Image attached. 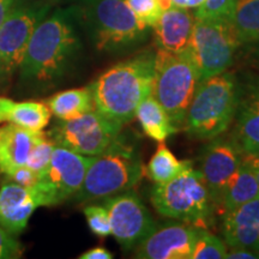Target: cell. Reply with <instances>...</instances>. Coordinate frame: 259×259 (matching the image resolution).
<instances>
[{
	"mask_svg": "<svg viewBox=\"0 0 259 259\" xmlns=\"http://www.w3.org/2000/svg\"><path fill=\"white\" fill-rule=\"evenodd\" d=\"M79 22L96 51L107 54L141 46L151 28L142 23L126 0H79Z\"/></svg>",
	"mask_w": 259,
	"mask_h": 259,
	"instance_id": "obj_3",
	"label": "cell"
},
{
	"mask_svg": "<svg viewBox=\"0 0 259 259\" xmlns=\"http://www.w3.org/2000/svg\"><path fill=\"white\" fill-rule=\"evenodd\" d=\"M155 53L147 50L113 65L90 84L96 111L119 126L131 121L153 92Z\"/></svg>",
	"mask_w": 259,
	"mask_h": 259,
	"instance_id": "obj_2",
	"label": "cell"
},
{
	"mask_svg": "<svg viewBox=\"0 0 259 259\" xmlns=\"http://www.w3.org/2000/svg\"><path fill=\"white\" fill-rule=\"evenodd\" d=\"M54 147H56V144L48 138L47 134H45L44 137L38 139L36 144L32 147L25 166L40 176L42 171L48 167V164H50Z\"/></svg>",
	"mask_w": 259,
	"mask_h": 259,
	"instance_id": "obj_27",
	"label": "cell"
},
{
	"mask_svg": "<svg viewBox=\"0 0 259 259\" xmlns=\"http://www.w3.org/2000/svg\"><path fill=\"white\" fill-rule=\"evenodd\" d=\"M22 255V246L16 235L0 226V259H14Z\"/></svg>",
	"mask_w": 259,
	"mask_h": 259,
	"instance_id": "obj_31",
	"label": "cell"
},
{
	"mask_svg": "<svg viewBox=\"0 0 259 259\" xmlns=\"http://www.w3.org/2000/svg\"><path fill=\"white\" fill-rule=\"evenodd\" d=\"M51 115L50 107L45 102H16L0 96V125L10 122L32 131H42L50 124Z\"/></svg>",
	"mask_w": 259,
	"mask_h": 259,
	"instance_id": "obj_20",
	"label": "cell"
},
{
	"mask_svg": "<svg viewBox=\"0 0 259 259\" xmlns=\"http://www.w3.org/2000/svg\"><path fill=\"white\" fill-rule=\"evenodd\" d=\"M222 216V233L228 247L259 252V197Z\"/></svg>",
	"mask_w": 259,
	"mask_h": 259,
	"instance_id": "obj_17",
	"label": "cell"
},
{
	"mask_svg": "<svg viewBox=\"0 0 259 259\" xmlns=\"http://www.w3.org/2000/svg\"><path fill=\"white\" fill-rule=\"evenodd\" d=\"M135 116H137L145 136L153 141L164 142L178 131L176 126L171 124L163 107L155 99L153 94L148 95L141 102Z\"/></svg>",
	"mask_w": 259,
	"mask_h": 259,
	"instance_id": "obj_22",
	"label": "cell"
},
{
	"mask_svg": "<svg viewBox=\"0 0 259 259\" xmlns=\"http://www.w3.org/2000/svg\"><path fill=\"white\" fill-rule=\"evenodd\" d=\"M40 203L31 187L14 181L0 187V226L17 236L27 228L29 220Z\"/></svg>",
	"mask_w": 259,
	"mask_h": 259,
	"instance_id": "obj_16",
	"label": "cell"
},
{
	"mask_svg": "<svg viewBox=\"0 0 259 259\" xmlns=\"http://www.w3.org/2000/svg\"><path fill=\"white\" fill-rule=\"evenodd\" d=\"M226 258L229 259H258L259 252L247 250V248H232L227 252Z\"/></svg>",
	"mask_w": 259,
	"mask_h": 259,
	"instance_id": "obj_33",
	"label": "cell"
},
{
	"mask_svg": "<svg viewBox=\"0 0 259 259\" xmlns=\"http://www.w3.org/2000/svg\"><path fill=\"white\" fill-rule=\"evenodd\" d=\"M46 103L58 120H72L95 109L90 85L54 94Z\"/></svg>",
	"mask_w": 259,
	"mask_h": 259,
	"instance_id": "obj_21",
	"label": "cell"
},
{
	"mask_svg": "<svg viewBox=\"0 0 259 259\" xmlns=\"http://www.w3.org/2000/svg\"><path fill=\"white\" fill-rule=\"evenodd\" d=\"M199 84V76L186 52L171 53L158 50L155 53L153 94L179 130Z\"/></svg>",
	"mask_w": 259,
	"mask_h": 259,
	"instance_id": "obj_7",
	"label": "cell"
},
{
	"mask_svg": "<svg viewBox=\"0 0 259 259\" xmlns=\"http://www.w3.org/2000/svg\"><path fill=\"white\" fill-rule=\"evenodd\" d=\"M89 229L99 238H107L112 234L111 222L107 209L103 205H89L83 210Z\"/></svg>",
	"mask_w": 259,
	"mask_h": 259,
	"instance_id": "obj_29",
	"label": "cell"
},
{
	"mask_svg": "<svg viewBox=\"0 0 259 259\" xmlns=\"http://www.w3.org/2000/svg\"><path fill=\"white\" fill-rule=\"evenodd\" d=\"M94 156L56 145L48 167L31 187L40 206H56L78 192Z\"/></svg>",
	"mask_w": 259,
	"mask_h": 259,
	"instance_id": "obj_10",
	"label": "cell"
},
{
	"mask_svg": "<svg viewBox=\"0 0 259 259\" xmlns=\"http://www.w3.org/2000/svg\"><path fill=\"white\" fill-rule=\"evenodd\" d=\"M248 80H251V82H252V83H253V84H255V85H257V87H259V76H254V77H251V78H250V79H248Z\"/></svg>",
	"mask_w": 259,
	"mask_h": 259,
	"instance_id": "obj_39",
	"label": "cell"
},
{
	"mask_svg": "<svg viewBox=\"0 0 259 259\" xmlns=\"http://www.w3.org/2000/svg\"><path fill=\"white\" fill-rule=\"evenodd\" d=\"M226 242L204 228L198 229L191 259H222L227 255Z\"/></svg>",
	"mask_w": 259,
	"mask_h": 259,
	"instance_id": "obj_26",
	"label": "cell"
},
{
	"mask_svg": "<svg viewBox=\"0 0 259 259\" xmlns=\"http://www.w3.org/2000/svg\"><path fill=\"white\" fill-rule=\"evenodd\" d=\"M46 132L32 131L22 126L0 125V173L6 177L16 168L25 166L32 147Z\"/></svg>",
	"mask_w": 259,
	"mask_h": 259,
	"instance_id": "obj_19",
	"label": "cell"
},
{
	"mask_svg": "<svg viewBox=\"0 0 259 259\" xmlns=\"http://www.w3.org/2000/svg\"><path fill=\"white\" fill-rule=\"evenodd\" d=\"M241 85L238 77L228 71L199 82L184 120L187 134L211 141L226 132L234 120Z\"/></svg>",
	"mask_w": 259,
	"mask_h": 259,
	"instance_id": "obj_4",
	"label": "cell"
},
{
	"mask_svg": "<svg viewBox=\"0 0 259 259\" xmlns=\"http://www.w3.org/2000/svg\"><path fill=\"white\" fill-rule=\"evenodd\" d=\"M198 227L189 223H166L156 226L141 244L135 257L142 259H191Z\"/></svg>",
	"mask_w": 259,
	"mask_h": 259,
	"instance_id": "obj_14",
	"label": "cell"
},
{
	"mask_svg": "<svg viewBox=\"0 0 259 259\" xmlns=\"http://www.w3.org/2000/svg\"><path fill=\"white\" fill-rule=\"evenodd\" d=\"M158 2V5H160V8L162 10V12L166 11V10L170 9L171 6H173V3H171V0H157Z\"/></svg>",
	"mask_w": 259,
	"mask_h": 259,
	"instance_id": "obj_38",
	"label": "cell"
},
{
	"mask_svg": "<svg viewBox=\"0 0 259 259\" xmlns=\"http://www.w3.org/2000/svg\"><path fill=\"white\" fill-rule=\"evenodd\" d=\"M238 0H205L197 8L196 19H229Z\"/></svg>",
	"mask_w": 259,
	"mask_h": 259,
	"instance_id": "obj_28",
	"label": "cell"
},
{
	"mask_svg": "<svg viewBox=\"0 0 259 259\" xmlns=\"http://www.w3.org/2000/svg\"><path fill=\"white\" fill-rule=\"evenodd\" d=\"M79 24L77 5L58 8L42 19L18 69L21 82L42 88L64 78L82 50Z\"/></svg>",
	"mask_w": 259,
	"mask_h": 259,
	"instance_id": "obj_1",
	"label": "cell"
},
{
	"mask_svg": "<svg viewBox=\"0 0 259 259\" xmlns=\"http://www.w3.org/2000/svg\"><path fill=\"white\" fill-rule=\"evenodd\" d=\"M231 23L240 46L259 51V0H238Z\"/></svg>",
	"mask_w": 259,
	"mask_h": 259,
	"instance_id": "obj_24",
	"label": "cell"
},
{
	"mask_svg": "<svg viewBox=\"0 0 259 259\" xmlns=\"http://www.w3.org/2000/svg\"><path fill=\"white\" fill-rule=\"evenodd\" d=\"M111 232L122 250L132 251L154 231L156 222L135 191L128 190L103 199Z\"/></svg>",
	"mask_w": 259,
	"mask_h": 259,
	"instance_id": "obj_12",
	"label": "cell"
},
{
	"mask_svg": "<svg viewBox=\"0 0 259 259\" xmlns=\"http://www.w3.org/2000/svg\"><path fill=\"white\" fill-rule=\"evenodd\" d=\"M240 47L229 19H196L185 52L202 82L228 70Z\"/></svg>",
	"mask_w": 259,
	"mask_h": 259,
	"instance_id": "obj_8",
	"label": "cell"
},
{
	"mask_svg": "<svg viewBox=\"0 0 259 259\" xmlns=\"http://www.w3.org/2000/svg\"><path fill=\"white\" fill-rule=\"evenodd\" d=\"M244 158L248 163V166L252 168V170H253L259 189V156H244Z\"/></svg>",
	"mask_w": 259,
	"mask_h": 259,
	"instance_id": "obj_37",
	"label": "cell"
},
{
	"mask_svg": "<svg viewBox=\"0 0 259 259\" xmlns=\"http://www.w3.org/2000/svg\"><path fill=\"white\" fill-rule=\"evenodd\" d=\"M57 0H16L0 25V79H9L21 66L32 32Z\"/></svg>",
	"mask_w": 259,
	"mask_h": 259,
	"instance_id": "obj_9",
	"label": "cell"
},
{
	"mask_svg": "<svg viewBox=\"0 0 259 259\" xmlns=\"http://www.w3.org/2000/svg\"><path fill=\"white\" fill-rule=\"evenodd\" d=\"M190 164H192L191 161L178 160L167 145L163 142H160L156 153L149 161L147 173L149 179L154 184H163L177 177L180 171H183Z\"/></svg>",
	"mask_w": 259,
	"mask_h": 259,
	"instance_id": "obj_25",
	"label": "cell"
},
{
	"mask_svg": "<svg viewBox=\"0 0 259 259\" xmlns=\"http://www.w3.org/2000/svg\"><path fill=\"white\" fill-rule=\"evenodd\" d=\"M143 173L137 151L120 134L107 150L93 157L82 187L73 198L80 203L106 199L132 190Z\"/></svg>",
	"mask_w": 259,
	"mask_h": 259,
	"instance_id": "obj_5",
	"label": "cell"
},
{
	"mask_svg": "<svg viewBox=\"0 0 259 259\" xmlns=\"http://www.w3.org/2000/svg\"><path fill=\"white\" fill-rule=\"evenodd\" d=\"M80 259H112L113 253L105 247H94L79 255Z\"/></svg>",
	"mask_w": 259,
	"mask_h": 259,
	"instance_id": "obj_34",
	"label": "cell"
},
{
	"mask_svg": "<svg viewBox=\"0 0 259 259\" xmlns=\"http://www.w3.org/2000/svg\"><path fill=\"white\" fill-rule=\"evenodd\" d=\"M231 139L244 156H259V87L247 80L234 116Z\"/></svg>",
	"mask_w": 259,
	"mask_h": 259,
	"instance_id": "obj_15",
	"label": "cell"
},
{
	"mask_svg": "<svg viewBox=\"0 0 259 259\" xmlns=\"http://www.w3.org/2000/svg\"><path fill=\"white\" fill-rule=\"evenodd\" d=\"M9 181H14V183L22 185L24 187H32L38 180V174L35 173L34 170H31L30 168L27 166H21L16 168L9 173L5 177Z\"/></svg>",
	"mask_w": 259,
	"mask_h": 259,
	"instance_id": "obj_32",
	"label": "cell"
},
{
	"mask_svg": "<svg viewBox=\"0 0 259 259\" xmlns=\"http://www.w3.org/2000/svg\"><path fill=\"white\" fill-rule=\"evenodd\" d=\"M16 0H0V25L4 23L11 9L14 8Z\"/></svg>",
	"mask_w": 259,
	"mask_h": 259,
	"instance_id": "obj_35",
	"label": "cell"
},
{
	"mask_svg": "<svg viewBox=\"0 0 259 259\" xmlns=\"http://www.w3.org/2000/svg\"><path fill=\"white\" fill-rule=\"evenodd\" d=\"M259 197L258 183L252 168L247 162L242 161L241 166L229 181L226 192L223 194L220 213L231 211L242 205V204L251 202Z\"/></svg>",
	"mask_w": 259,
	"mask_h": 259,
	"instance_id": "obj_23",
	"label": "cell"
},
{
	"mask_svg": "<svg viewBox=\"0 0 259 259\" xmlns=\"http://www.w3.org/2000/svg\"><path fill=\"white\" fill-rule=\"evenodd\" d=\"M156 211L206 229L212 218L213 205L202 173L192 164L163 184H155L150 194Z\"/></svg>",
	"mask_w": 259,
	"mask_h": 259,
	"instance_id": "obj_6",
	"label": "cell"
},
{
	"mask_svg": "<svg viewBox=\"0 0 259 259\" xmlns=\"http://www.w3.org/2000/svg\"><path fill=\"white\" fill-rule=\"evenodd\" d=\"M130 9L142 23L153 28L162 15L157 0H126Z\"/></svg>",
	"mask_w": 259,
	"mask_h": 259,
	"instance_id": "obj_30",
	"label": "cell"
},
{
	"mask_svg": "<svg viewBox=\"0 0 259 259\" xmlns=\"http://www.w3.org/2000/svg\"><path fill=\"white\" fill-rule=\"evenodd\" d=\"M121 128L94 109L72 120H58L47 136L56 145L85 156H97L114 143Z\"/></svg>",
	"mask_w": 259,
	"mask_h": 259,
	"instance_id": "obj_11",
	"label": "cell"
},
{
	"mask_svg": "<svg viewBox=\"0 0 259 259\" xmlns=\"http://www.w3.org/2000/svg\"><path fill=\"white\" fill-rule=\"evenodd\" d=\"M205 0H171L173 6L181 9H191V8H199Z\"/></svg>",
	"mask_w": 259,
	"mask_h": 259,
	"instance_id": "obj_36",
	"label": "cell"
},
{
	"mask_svg": "<svg viewBox=\"0 0 259 259\" xmlns=\"http://www.w3.org/2000/svg\"><path fill=\"white\" fill-rule=\"evenodd\" d=\"M196 17L187 9L171 6L162 12L154 25L157 47L171 53H183L189 47Z\"/></svg>",
	"mask_w": 259,
	"mask_h": 259,
	"instance_id": "obj_18",
	"label": "cell"
},
{
	"mask_svg": "<svg viewBox=\"0 0 259 259\" xmlns=\"http://www.w3.org/2000/svg\"><path fill=\"white\" fill-rule=\"evenodd\" d=\"M244 161V154L232 139L216 137L204 148L200 166L204 183L209 191L213 210L220 212L223 194L229 181Z\"/></svg>",
	"mask_w": 259,
	"mask_h": 259,
	"instance_id": "obj_13",
	"label": "cell"
}]
</instances>
